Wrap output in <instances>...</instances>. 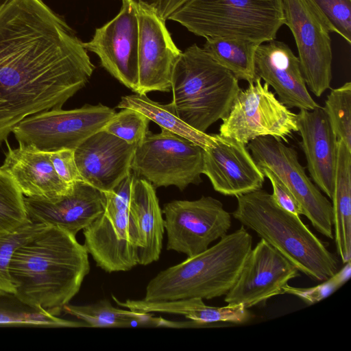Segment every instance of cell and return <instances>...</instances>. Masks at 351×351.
I'll return each mask as SVG.
<instances>
[{
    "label": "cell",
    "instance_id": "obj_25",
    "mask_svg": "<svg viewBox=\"0 0 351 351\" xmlns=\"http://www.w3.org/2000/svg\"><path fill=\"white\" fill-rule=\"evenodd\" d=\"M332 199L337 251L343 264L351 259V149L337 141Z\"/></svg>",
    "mask_w": 351,
    "mask_h": 351
},
{
    "label": "cell",
    "instance_id": "obj_23",
    "mask_svg": "<svg viewBox=\"0 0 351 351\" xmlns=\"http://www.w3.org/2000/svg\"><path fill=\"white\" fill-rule=\"evenodd\" d=\"M129 210L139 237L138 264L157 261L162 248L164 218L155 187L144 178L136 176L134 180Z\"/></svg>",
    "mask_w": 351,
    "mask_h": 351
},
{
    "label": "cell",
    "instance_id": "obj_17",
    "mask_svg": "<svg viewBox=\"0 0 351 351\" xmlns=\"http://www.w3.org/2000/svg\"><path fill=\"white\" fill-rule=\"evenodd\" d=\"M213 142L204 149L203 171L217 192L238 196L262 189L265 176L246 145L213 134Z\"/></svg>",
    "mask_w": 351,
    "mask_h": 351
},
{
    "label": "cell",
    "instance_id": "obj_27",
    "mask_svg": "<svg viewBox=\"0 0 351 351\" xmlns=\"http://www.w3.org/2000/svg\"><path fill=\"white\" fill-rule=\"evenodd\" d=\"M259 43L239 38H206L204 50L238 80L254 82V56Z\"/></svg>",
    "mask_w": 351,
    "mask_h": 351
},
{
    "label": "cell",
    "instance_id": "obj_10",
    "mask_svg": "<svg viewBox=\"0 0 351 351\" xmlns=\"http://www.w3.org/2000/svg\"><path fill=\"white\" fill-rule=\"evenodd\" d=\"M115 113L113 108L101 104L69 110L51 109L26 117L12 133L19 145H32L41 151L75 149L102 130Z\"/></svg>",
    "mask_w": 351,
    "mask_h": 351
},
{
    "label": "cell",
    "instance_id": "obj_15",
    "mask_svg": "<svg viewBox=\"0 0 351 351\" xmlns=\"http://www.w3.org/2000/svg\"><path fill=\"white\" fill-rule=\"evenodd\" d=\"M298 276V269L276 249L261 239L249 252L224 300L230 304H242L248 309L283 294L282 287Z\"/></svg>",
    "mask_w": 351,
    "mask_h": 351
},
{
    "label": "cell",
    "instance_id": "obj_19",
    "mask_svg": "<svg viewBox=\"0 0 351 351\" xmlns=\"http://www.w3.org/2000/svg\"><path fill=\"white\" fill-rule=\"evenodd\" d=\"M261 44L254 56L256 75L271 86L288 108L313 110L319 105L307 90L298 58L276 39Z\"/></svg>",
    "mask_w": 351,
    "mask_h": 351
},
{
    "label": "cell",
    "instance_id": "obj_22",
    "mask_svg": "<svg viewBox=\"0 0 351 351\" xmlns=\"http://www.w3.org/2000/svg\"><path fill=\"white\" fill-rule=\"evenodd\" d=\"M297 125L308 173L317 186L331 199L335 183L337 139L323 107L300 109Z\"/></svg>",
    "mask_w": 351,
    "mask_h": 351
},
{
    "label": "cell",
    "instance_id": "obj_24",
    "mask_svg": "<svg viewBox=\"0 0 351 351\" xmlns=\"http://www.w3.org/2000/svg\"><path fill=\"white\" fill-rule=\"evenodd\" d=\"M120 307L146 313H162L184 316L203 326L218 322L243 324L252 317L250 311L242 304H230L217 307L206 305L203 299L198 298L171 301L147 302L142 300H119L112 296Z\"/></svg>",
    "mask_w": 351,
    "mask_h": 351
},
{
    "label": "cell",
    "instance_id": "obj_34",
    "mask_svg": "<svg viewBox=\"0 0 351 351\" xmlns=\"http://www.w3.org/2000/svg\"><path fill=\"white\" fill-rule=\"evenodd\" d=\"M351 263H345L332 276L313 287L301 288L286 285L282 287L283 294H290L301 299L308 305L313 304L328 297L343 285L350 278Z\"/></svg>",
    "mask_w": 351,
    "mask_h": 351
},
{
    "label": "cell",
    "instance_id": "obj_38",
    "mask_svg": "<svg viewBox=\"0 0 351 351\" xmlns=\"http://www.w3.org/2000/svg\"><path fill=\"white\" fill-rule=\"evenodd\" d=\"M132 4L136 9L143 8L159 14L167 0H125Z\"/></svg>",
    "mask_w": 351,
    "mask_h": 351
},
{
    "label": "cell",
    "instance_id": "obj_28",
    "mask_svg": "<svg viewBox=\"0 0 351 351\" xmlns=\"http://www.w3.org/2000/svg\"><path fill=\"white\" fill-rule=\"evenodd\" d=\"M88 327L83 322L66 320L33 307L14 293L0 295V326Z\"/></svg>",
    "mask_w": 351,
    "mask_h": 351
},
{
    "label": "cell",
    "instance_id": "obj_1",
    "mask_svg": "<svg viewBox=\"0 0 351 351\" xmlns=\"http://www.w3.org/2000/svg\"><path fill=\"white\" fill-rule=\"evenodd\" d=\"M94 69L83 42L44 0H0V146L26 117L61 108Z\"/></svg>",
    "mask_w": 351,
    "mask_h": 351
},
{
    "label": "cell",
    "instance_id": "obj_30",
    "mask_svg": "<svg viewBox=\"0 0 351 351\" xmlns=\"http://www.w3.org/2000/svg\"><path fill=\"white\" fill-rule=\"evenodd\" d=\"M323 109L337 141L351 149V82L332 89Z\"/></svg>",
    "mask_w": 351,
    "mask_h": 351
},
{
    "label": "cell",
    "instance_id": "obj_35",
    "mask_svg": "<svg viewBox=\"0 0 351 351\" xmlns=\"http://www.w3.org/2000/svg\"><path fill=\"white\" fill-rule=\"evenodd\" d=\"M335 30L351 43V0H312Z\"/></svg>",
    "mask_w": 351,
    "mask_h": 351
},
{
    "label": "cell",
    "instance_id": "obj_9",
    "mask_svg": "<svg viewBox=\"0 0 351 351\" xmlns=\"http://www.w3.org/2000/svg\"><path fill=\"white\" fill-rule=\"evenodd\" d=\"M240 89L228 114L222 119L219 135L245 145L254 138L271 136L288 142L298 132L297 114L291 112L257 77Z\"/></svg>",
    "mask_w": 351,
    "mask_h": 351
},
{
    "label": "cell",
    "instance_id": "obj_37",
    "mask_svg": "<svg viewBox=\"0 0 351 351\" xmlns=\"http://www.w3.org/2000/svg\"><path fill=\"white\" fill-rule=\"evenodd\" d=\"M259 169L265 177L271 182L273 189L271 195L276 203L284 210L294 215H304L303 210L295 197L278 176L267 167Z\"/></svg>",
    "mask_w": 351,
    "mask_h": 351
},
{
    "label": "cell",
    "instance_id": "obj_13",
    "mask_svg": "<svg viewBox=\"0 0 351 351\" xmlns=\"http://www.w3.org/2000/svg\"><path fill=\"white\" fill-rule=\"evenodd\" d=\"M167 232V250L187 257L206 250L227 234L232 225L231 215L222 203L210 196L195 200H173L162 210Z\"/></svg>",
    "mask_w": 351,
    "mask_h": 351
},
{
    "label": "cell",
    "instance_id": "obj_20",
    "mask_svg": "<svg viewBox=\"0 0 351 351\" xmlns=\"http://www.w3.org/2000/svg\"><path fill=\"white\" fill-rule=\"evenodd\" d=\"M24 202L31 222L58 226L76 236L103 213L106 195L104 192L80 181L73 184L71 193L56 202L25 196Z\"/></svg>",
    "mask_w": 351,
    "mask_h": 351
},
{
    "label": "cell",
    "instance_id": "obj_6",
    "mask_svg": "<svg viewBox=\"0 0 351 351\" xmlns=\"http://www.w3.org/2000/svg\"><path fill=\"white\" fill-rule=\"evenodd\" d=\"M194 34L251 40L276 39L285 25L281 0H186L167 18Z\"/></svg>",
    "mask_w": 351,
    "mask_h": 351
},
{
    "label": "cell",
    "instance_id": "obj_18",
    "mask_svg": "<svg viewBox=\"0 0 351 351\" xmlns=\"http://www.w3.org/2000/svg\"><path fill=\"white\" fill-rule=\"evenodd\" d=\"M136 145L101 130L75 149V159L83 180L107 192L131 173Z\"/></svg>",
    "mask_w": 351,
    "mask_h": 351
},
{
    "label": "cell",
    "instance_id": "obj_16",
    "mask_svg": "<svg viewBox=\"0 0 351 351\" xmlns=\"http://www.w3.org/2000/svg\"><path fill=\"white\" fill-rule=\"evenodd\" d=\"M136 10L138 87L136 93L169 92L174 66L182 51L174 44L164 19L150 10Z\"/></svg>",
    "mask_w": 351,
    "mask_h": 351
},
{
    "label": "cell",
    "instance_id": "obj_29",
    "mask_svg": "<svg viewBox=\"0 0 351 351\" xmlns=\"http://www.w3.org/2000/svg\"><path fill=\"white\" fill-rule=\"evenodd\" d=\"M24 197L12 177L0 167V237L30 222Z\"/></svg>",
    "mask_w": 351,
    "mask_h": 351
},
{
    "label": "cell",
    "instance_id": "obj_36",
    "mask_svg": "<svg viewBox=\"0 0 351 351\" xmlns=\"http://www.w3.org/2000/svg\"><path fill=\"white\" fill-rule=\"evenodd\" d=\"M49 157L58 177L66 184L84 181L76 165L74 149H62L49 152Z\"/></svg>",
    "mask_w": 351,
    "mask_h": 351
},
{
    "label": "cell",
    "instance_id": "obj_11",
    "mask_svg": "<svg viewBox=\"0 0 351 351\" xmlns=\"http://www.w3.org/2000/svg\"><path fill=\"white\" fill-rule=\"evenodd\" d=\"M285 25L291 30L298 51L306 85L320 97L330 86L332 25L312 0H281Z\"/></svg>",
    "mask_w": 351,
    "mask_h": 351
},
{
    "label": "cell",
    "instance_id": "obj_3",
    "mask_svg": "<svg viewBox=\"0 0 351 351\" xmlns=\"http://www.w3.org/2000/svg\"><path fill=\"white\" fill-rule=\"evenodd\" d=\"M252 241L241 225L204 252L157 274L147 283L143 300H210L225 295L236 282Z\"/></svg>",
    "mask_w": 351,
    "mask_h": 351
},
{
    "label": "cell",
    "instance_id": "obj_7",
    "mask_svg": "<svg viewBox=\"0 0 351 351\" xmlns=\"http://www.w3.org/2000/svg\"><path fill=\"white\" fill-rule=\"evenodd\" d=\"M135 178L130 173L113 189L104 192L103 213L83 230L88 253L108 273L129 271L138 265L139 237L129 210Z\"/></svg>",
    "mask_w": 351,
    "mask_h": 351
},
{
    "label": "cell",
    "instance_id": "obj_33",
    "mask_svg": "<svg viewBox=\"0 0 351 351\" xmlns=\"http://www.w3.org/2000/svg\"><path fill=\"white\" fill-rule=\"evenodd\" d=\"M45 224L29 222L17 231L0 237V295L12 293L14 288L9 273V264L14 250Z\"/></svg>",
    "mask_w": 351,
    "mask_h": 351
},
{
    "label": "cell",
    "instance_id": "obj_4",
    "mask_svg": "<svg viewBox=\"0 0 351 351\" xmlns=\"http://www.w3.org/2000/svg\"><path fill=\"white\" fill-rule=\"evenodd\" d=\"M236 197L233 217L276 249L299 271L323 282L339 270L336 256L300 216L280 207L271 194L260 189Z\"/></svg>",
    "mask_w": 351,
    "mask_h": 351
},
{
    "label": "cell",
    "instance_id": "obj_12",
    "mask_svg": "<svg viewBox=\"0 0 351 351\" xmlns=\"http://www.w3.org/2000/svg\"><path fill=\"white\" fill-rule=\"evenodd\" d=\"M247 145L258 167L271 169L292 193L316 230L333 239L332 204L307 176L295 149L271 136L258 137Z\"/></svg>",
    "mask_w": 351,
    "mask_h": 351
},
{
    "label": "cell",
    "instance_id": "obj_5",
    "mask_svg": "<svg viewBox=\"0 0 351 351\" xmlns=\"http://www.w3.org/2000/svg\"><path fill=\"white\" fill-rule=\"evenodd\" d=\"M240 89L230 71L193 44L182 52L174 66L171 104L183 121L206 132L228 114Z\"/></svg>",
    "mask_w": 351,
    "mask_h": 351
},
{
    "label": "cell",
    "instance_id": "obj_21",
    "mask_svg": "<svg viewBox=\"0 0 351 351\" xmlns=\"http://www.w3.org/2000/svg\"><path fill=\"white\" fill-rule=\"evenodd\" d=\"M8 150L1 167L14 179L24 196L54 202L71 192L56 173L49 152L19 145Z\"/></svg>",
    "mask_w": 351,
    "mask_h": 351
},
{
    "label": "cell",
    "instance_id": "obj_14",
    "mask_svg": "<svg viewBox=\"0 0 351 351\" xmlns=\"http://www.w3.org/2000/svg\"><path fill=\"white\" fill-rule=\"evenodd\" d=\"M86 51L99 57L101 66L122 84L137 93L138 87V21L136 8L122 0L119 14L95 29L83 43Z\"/></svg>",
    "mask_w": 351,
    "mask_h": 351
},
{
    "label": "cell",
    "instance_id": "obj_2",
    "mask_svg": "<svg viewBox=\"0 0 351 351\" xmlns=\"http://www.w3.org/2000/svg\"><path fill=\"white\" fill-rule=\"evenodd\" d=\"M89 271L85 246L56 226H45L19 245L9 264L14 294L55 316L78 293Z\"/></svg>",
    "mask_w": 351,
    "mask_h": 351
},
{
    "label": "cell",
    "instance_id": "obj_31",
    "mask_svg": "<svg viewBox=\"0 0 351 351\" xmlns=\"http://www.w3.org/2000/svg\"><path fill=\"white\" fill-rule=\"evenodd\" d=\"M62 311L83 322L88 327L120 328L123 320L134 311L114 307L108 300H103L84 306L67 304Z\"/></svg>",
    "mask_w": 351,
    "mask_h": 351
},
{
    "label": "cell",
    "instance_id": "obj_8",
    "mask_svg": "<svg viewBox=\"0 0 351 351\" xmlns=\"http://www.w3.org/2000/svg\"><path fill=\"white\" fill-rule=\"evenodd\" d=\"M203 152L199 145L166 130L149 131L136 146L131 170L154 187L175 186L183 191L202 182Z\"/></svg>",
    "mask_w": 351,
    "mask_h": 351
},
{
    "label": "cell",
    "instance_id": "obj_26",
    "mask_svg": "<svg viewBox=\"0 0 351 351\" xmlns=\"http://www.w3.org/2000/svg\"><path fill=\"white\" fill-rule=\"evenodd\" d=\"M117 108L136 110L158 124L161 129L185 138L203 149L214 139L213 134L199 132L179 118L171 102L161 104L150 99L146 95L136 93L122 97Z\"/></svg>",
    "mask_w": 351,
    "mask_h": 351
},
{
    "label": "cell",
    "instance_id": "obj_32",
    "mask_svg": "<svg viewBox=\"0 0 351 351\" xmlns=\"http://www.w3.org/2000/svg\"><path fill=\"white\" fill-rule=\"evenodd\" d=\"M150 120L143 113L131 108H122L116 112L102 130L125 141L138 145L146 136Z\"/></svg>",
    "mask_w": 351,
    "mask_h": 351
}]
</instances>
